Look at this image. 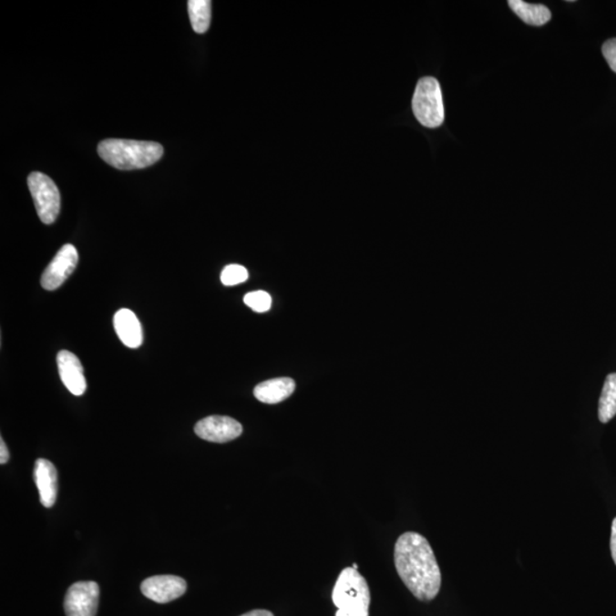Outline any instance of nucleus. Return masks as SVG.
<instances>
[{
  "instance_id": "obj_1",
  "label": "nucleus",
  "mask_w": 616,
  "mask_h": 616,
  "mask_svg": "<svg viewBox=\"0 0 616 616\" xmlns=\"http://www.w3.org/2000/svg\"><path fill=\"white\" fill-rule=\"evenodd\" d=\"M394 561L398 575L416 600L433 601L442 584L441 570L427 539L406 532L397 539Z\"/></svg>"
},
{
  "instance_id": "obj_2",
  "label": "nucleus",
  "mask_w": 616,
  "mask_h": 616,
  "mask_svg": "<svg viewBox=\"0 0 616 616\" xmlns=\"http://www.w3.org/2000/svg\"><path fill=\"white\" fill-rule=\"evenodd\" d=\"M98 151L108 165L120 170L147 169L164 156L162 145L148 140L106 139L98 144Z\"/></svg>"
},
{
  "instance_id": "obj_3",
  "label": "nucleus",
  "mask_w": 616,
  "mask_h": 616,
  "mask_svg": "<svg viewBox=\"0 0 616 616\" xmlns=\"http://www.w3.org/2000/svg\"><path fill=\"white\" fill-rule=\"evenodd\" d=\"M333 601L336 616H369L371 592L364 575L353 568L344 570L334 584Z\"/></svg>"
},
{
  "instance_id": "obj_4",
  "label": "nucleus",
  "mask_w": 616,
  "mask_h": 616,
  "mask_svg": "<svg viewBox=\"0 0 616 616\" xmlns=\"http://www.w3.org/2000/svg\"><path fill=\"white\" fill-rule=\"evenodd\" d=\"M412 110L416 120L427 128H437L444 122V103L441 86L433 77H425L416 84L412 98Z\"/></svg>"
},
{
  "instance_id": "obj_5",
  "label": "nucleus",
  "mask_w": 616,
  "mask_h": 616,
  "mask_svg": "<svg viewBox=\"0 0 616 616\" xmlns=\"http://www.w3.org/2000/svg\"><path fill=\"white\" fill-rule=\"evenodd\" d=\"M28 187L40 221L46 225L53 224L61 210V196L56 184L47 175L35 171L29 175Z\"/></svg>"
},
{
  "instance_id": "obj_6",
  "label": "nucleus",
  "mask_w": 616,
  "mask_h": 616,
  "mask_svg": "<svg viewBox=\"0 0 616 616\" xmlns=\"http://www.w3.org/2000/svg\"><path fill=\"white\" fill-rule=\"evenodd\" d=\"M99 587L94 581H80L67 589L65 598L67 616H97Z\"/></svg>"
},
{
  "instance_id": "obj_7",
  "label": "nucleus",
  "mask_w": 616,
  "mask_h": 616,
  "mask_svg": "<svg viewBox=\"0 0 616 616\" xmlns=\"http://www.w3.org/2000/svg\"><path fill=\"white\" fill-rule=\"evenodd\" d=\"M79 255L75 246L65 244L53 261L49 262L47 269L45 270L42 276V287L48 292H53L61 287L66 280L74 273L77 265H78Z\"/></svg>"
},
{
  "instance_id": "obj_8",
  "label": "nucleus",
  "mask_w": 616,
  "mask_h": 616,
  "mask_svg": "<svg viewBox=\"0 0 616 616\" xmlns=\"http://www.w3.org/2000/svg\"><path fill=\"white\" fill-rule=\"evenodd\" d=\"M187 589V581L176 575H156L144 580L140 584L143 595L158 604H167L178 600L184 595Z\"/></svg>"
},
{
  "instance_id": "obj_9",
  "label": "nucleus",
  "mask_w": 616,
  "mask_h": 616,
  "mask_svg": "<svg viewBox=\"0 0 616 616\" xmlns=\"http://www.w3.org/2000/svg\"><path fill=\"white\" fill-rule=\"evenodd\" d=\"M199 437L212 443H228L242 434V425L226 416H210L203 418L194 427Z\"/></svg>"
},
{
  "instance_id": "obj_10",
  "label": "nucleus",
  "mask_w": 616,
  "mask_h": 616,
  "mask_svg": "<svg viewBox=\"0 0 616 616\" xmlns=\"http://www.w3.org/2000/svg\"><path fill=\"white\" fill-rule=\"evenodd\" d=\"M57 368L62 383L76 396H81L87 388L81 362L74 353L61 351L57 354Z\"/></svg>"
},
{
  "instance_id": "obj_11",
  "label": "nucleus",
  "mask_w": 616,
  "mask_h": 616,
  "mask_svg": "<svg viewBox=\"0 0 616 616\" xmlns=\"http://www.w3.org/2000/svg\"><path fill=\"white\" fill-rule=\"evenodd\" d=\"M34 477L38 488L40 502L52 508L57 498V470L51 461L38 459L35 464Z\"/></svg>"
},
{
  "instance_id": "obj_12",
  "label": "nucleus",
  "mask_w": 616,
  "mask_h": 616,
  "mask_svg": "<svg viewBox=\"0 0 616 616\" xmlns=\"http://www.w3.org/2000/svg\"><path fill=\"white\" fill-rule=\"evenodd\" d=\"M118 337L124 345L129 348H139L143 343V330L138 316L133 311L122 308L118 311L113 319Z\"/></svg>"
},
{
  "instance_id": "obj_13",
  "label": "nucleus",
  "mask_w": 616,
  "mask_h": 616,
  "mask_svg": "<svg viewBox=\"0 0 616 616\" xmlns=\"http://www.w3.org/2000/svg\"><path fill=\"white\" fill-rule=\"evenodd\" d=\"M294 388H296V384L292 378L270 379L257 385L253 389V395L262 403L276 405L292 396Z\"/></svg>"
},
{
  "instance_id": "obj_14",
  "label": "nucleus",
  "mask_w": 616,
  "mask_h": 616,
  "mask_svg": "<svg viewBox=\"0 0 616 616\" xmlns=\"http://www.w3.org/2000/svg\"><path fill=\"white\" fill-rule=\"evenodd\" d=\"M508 5L520 20L529 26H541L551 20L549 8L541 4H529L523 0H509Z\"/></svg>"
},
{
  "instance_id": "obj_15",
  "label": "nucleus",
  "mask_w": 616,
  "mask_h": 616,
  "mask_svg": "<svg viewBox=\"0 0 616 616\" xmlns=\"http://www.w3.org/2000/svg\"><path fill=\"white\" fill-rule=\"evenodd\" d=\"M616 416V374L607 375L598 406L601 423L607 424Z\"/></svg>"
},
{
  "instance_id": "obj_16",
  "label": "nucleus",
  "mask_w": 616,
  "mask_h": 616,
  "mask_svg": "<svg viewBox=\"0 0 616 616\" xmlns=\"http://www.w3.org/2000/svg\"><path fill=\"white\" fill-rule=\"evenodd\" d=\"M188 7L193 30L197 34L207 33L211 21V2L210 0H190Z\"/></svg>"
},
{
  "instance_id": "obj_17",
  "label": "nucleus",
  "mask_w": 616,
  "mask_h": 616,
  "mask_svg": "<svg viewBox=\"0 0 616 616\" xmlns=\"http://www.w3.org/2000/svg\"><path fill=\"white\" fill-rule=\"evenodd\" d=\"M248 276L249 274L246 267L232 264L226 266L223 272H221V281L224 285L232 287V285L246 282Z\"/></svg>"
},
{
  "instance_id": "obj_18",
  "label": "nucleus",
  "mask_w": 616,
  "mask_h": 616,
  "mask_svg": "<svg viewBox=\"0 0 616 616\" xmlns=\"http://www.w3.org/2000/svg\"><path fill=\"white\" fill-rule=\"evenodd\" d=\"M244 303L251 307L252 311L257 312V313H264L272 306V298L266 292L258 290V292L247 293L244 296Z\"/></svg>"
},
{
  "instance_id": "obj_19",
  "label": "nucleus",
  "mask_w": 616,
  "mask_h": 616,
  "mask_svg": "<svg viewBox=\"0 0 616 616\" xmlns=\"http://www.w3.org/2000/svg\"><path fill=\"white\" fill-rule=\"evenodd\" d=\"M601 52L606 62L609 63L611 70L614 71L616 74V38L607 40V42L602 45Z\"/></svg>"
},
{
  "instance_id": "obj_20",
  "label": "nucleus",
  "mask_w": 616,
  "mask_h": 616,
  "mask_svg": "<svg viewBox=\"0 0 616 616\" xmlns=\"http://www.w3.org/2000/svg\"><path fill=\"white\" fill-rule=\"evenodd\" d=\"M611 552L616 565V518L613 520V524H611Z\"/></svg>"
},
{
  "instance_id": "obj_21",
  "label": "nucleus",
  "mask_w": 616,
  "mask_h": 616,
  "mask_svg": "<svg viewBox=\"0 0 616 616\" xmlns=\"http://www.w3.org/2000/svg\"><path fill=\"white\" fill-rule=\"evenodd\" d=\"M8 460H10V452H8L6 444L2 438L0 439V464L5 465Z\"/></svg>"
},
{
  "instance_id": "obj_22",
  "label": "nucleus",
  "mask_w": 616,
  "mask_h": 616,
  "mask_svg": "<svg viewBox=\"0 0 616 616\" xmlns=\"http://www.w3.org/2000/svg\"><path fill=\"white\" fill-rule=\"evenodd\" d=\"M241 616H274L273 613H271L270 611L266 610H255L248 611V613Z\"/></svg>"
},
{
  "instance_id": "obj_23",
  "label": "nucleus",
  "mask_w": 616,
  "mask_h": 616,
  "mask_svg": "<svg viewBox=\"0 0 616 616\" xmlns=\"http://www.w3.org/2000/svg\"><path fill=\"white\" fill-rule=\"evenodd\" d=\"M353 569L357 570V564H353Z\"/></svg>"
}]
</instances>
